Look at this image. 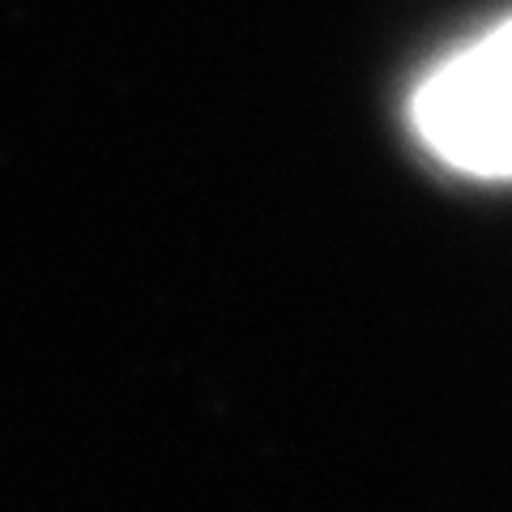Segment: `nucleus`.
<instances>
[{
	"instance_id": "obj_1",
	"label": "nucleus",
	"mask_w": 512,
	"mask_h": 512,
	"mask_svg": "<svg viewBox=\"0 0 512 512\" xmlns=\"http://www.w3.org/2000/svg\"><path fill=\"white\" fill-rule=\"evenodd\" d=\"M410 124L444 167L483 180L512 175V18L448 52L414 86Z\"/></svg>"
}]
</instances>
